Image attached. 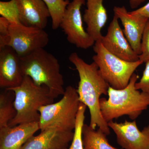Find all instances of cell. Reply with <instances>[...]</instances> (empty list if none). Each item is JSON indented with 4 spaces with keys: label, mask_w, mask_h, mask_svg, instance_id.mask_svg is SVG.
Wrapping results in <instances>:
<instances>
[{
    "label": "cell",
    "mask_w": 149,
    "mask_h": 149,
    "mask_svg": "<svg viewBox=\"0 0 149 149\" xmlns=\"http://www.w3.org/2000/svg\"><path fill=\"white\" fill-rule=\"evenodd\" d=\"M87 106L80 102L76 117L74 136L71 144L68 149H84L83 139V128L85 120V113Z\"/></svg>",
    "instance_id": "obj_20"
},
{
    "label": "cell",
    "mask_w": 149,
    "mask_h": 149,
    "mask_svg": "<svg viewBox=\"0 0 149 149\" xmlns=\"http://www.w3.org/2000/svg\"><path fill=\"white\" fill-rule=\"evenodd\" d=\"M24 75L38 86H47L55 99L64 94V81L57 58L44 48L20 57Z\"/></svg>",
    "instance_id": "obj_3"
},
{
    "label": "cell",
    "mask_w": 149,
    "mask_h": 149,
    "mask_svg": "<svg viewBox=\"0 0 149 149\" xmlns=\"http://www.w3.org/2000/svg\"><path fill=\"white\" fill-rule=\"evenodd\" d=\"M24 76L21 58L16 52L9 46L0 49V87L4 89L17 87Z\"/></svg>",
    "instance_id": "obj_11"
},
{
    "label": "cell",
    "mask_w": 149,
    "mask_h": 149,
    "mask_svg": "<svg viewBox=\"0 0 149 149\" xmlns=\"http://www.w3.org/2000/svg\"><path fill=\"white\" fill-rule=\"evenodd\" d=\"M103 1L86 0L87 8L84 11L83 20L87 25L86 31L95 42L101 40V31L108 19Z\"/></svg>",
    "instance_id": "obj_16"
},
{
    "label": "cell",
    "mask_w": 149,
    "mask_h": 149,
    "mask_svg": "<svg viewBox=\"0 0 149 149\" xmlns=\"http://www.w3.org/2000/svg\"><path fill=\"white\" fill-rule=\"evenodd\" d=\"M63 95L58 102L39 109L41 131L52 126L70 131L74 130L80 102L77 90L72 86H67Z\"/></svg>",
    "instance_id": "obj_6"
},
{
    "label": "cell",
    "mask_w": 149,
    "mask_h": 149,
    "mask_svg": "<svg viewBox=\"0 0 149 149\" xmlns=\"http://www.w3.org/2000/svg\"><path fill=\"white\" fill-rule=\"evenodd\" d=\"M10 22L2 17H0V49L8 46Z\"/></svg>",
    "instance_id": "obj_23"
},
{
    "label": "cell",
    "mask_w": 149,
    "mask_h": 149,
    "mask_svg": "<svg viewBox=\"0 0 149 149\" xmlns=\"http://www.w3.org/2000/svg\"><path fill=\"white\" fill-rule=\"evenodd\" d=\"M139 76L134 73L128 85L121 90L109 87V98L100 99L101 111L107 123L123 116L135 120L149 106V94L140 92L135 88Z\"/></svg>",
    "instance_id": "obj_2"
},
{
    "label": "cell",
    "mask_w": 149,
    "mask_h": 149,
    "mask_svg": "<svg viewBox=\"0 0 149 149\" xmlns=\"http://www.w3.org/2000/svg\"><path fill=\"white\" fill-rule=\"evenodd\" d=\"M20 23L27 27L45 29L50 14L43 0H15Z\"/></svg>",
    "instance_id": "obj_14"
},
{
    "label": "cell",
    "mask_w": 149,
    "mask_h": 149,
    "mask_svg": "<svg viewBox=\"0 0 149 149\" xmlns=\"http://www.w3.org/2000/svg\"><path fill=\"white\" fill-rule=\"evenodd\" d=\"M107 136L100 128L96 130L90 125L84 124L83 128L84 149H120L111 146Z\"/></svg>",
    "instance_id": "obj_17"
},
{
    "label": "cell",
    "mask_w": 149,
    "mask_h": 149,
    "mask_svg": "<svg viewBox=\"0 0 149 149\" xmlns=\"http://www.w3.org/2000/svg\"><path fill=\"white\" fill-rule=\"evenodd\" d=\"M9 36L8 46L20 57L45 48L49 40V35L44 29L27 27L21 23H10Z\"/></svg>",
    "instance_id": "obj_8"
},
{
    "label": "cell",
    "mask_w": 149,
    "mask_h": 149,
    "mask_svg": "<svg viewBox=\"0 0 149 149\" xmlns=\"http://www.w3.org/2000/svg\"><path fill=\"white\" fill-rule=\"evenodd\" d=\"M114 15L107 29L106 35L100 42L110 53L123 60L135 62L139 60V55L133 50L126 39L123 30Z\"/></svg>",
    "instance_id": "obj_10"
},
{
    "label": "cell",
    "mask_w": 149,
    "mask_h": 149,
    "mask_svg": "<svg viewBox=\"0 0 149 149\" xmlns=\"http://www.w3.org/2000/svg\"><path fill=\"white\" fill-rule=\"evenodd\" d=\"M145 63L143 76L139 82H136L135 88L137 90H141L142 92L149 94V61Z\"/></svg>",
    "instance_id": "obj_24"
},
{
    "label": "cell",
    "mask_w": 149,
    "mask_h": 149,
    "mask_svg": "<svg viewBox=\"0 0 149 149\" xmlns=\"http://www.w3.org/2000/svg\"><path fill=\"white\" fill-rule=\"evenodd\" d=\"M129 12L133 14H138L141 15L149 19V2L143 6Z\"/></svg>",
    "instance_id": "obj_25"
},
{
    "label": "cell",
    "mask_w": 149,
    "mask_h": 149,
    "mask_svg": "<svg viewBox=\"0 0 149 149\" xmlns=\"http://www.w3.org/2000/svg\"><path fill=\"white\" fill-rule=\"evenodd\" d=\"M73 136V131L49 127L37 136H32L20 149H68Z\"/></svg>",
    "instance_id": "obj_12"
},
{
    "label": "cell",
    "mask_w": 149,
    "mask_h": 149,
    "mask_svg": "<svg viewBox=\"0 0 149 149\" xmlns=\"http://www.w3.org/2000/svg\"><path fill=\"white\" fill-rule=\"evenodd\" d=\"M85 3L86 0H72L67 7L60 25L68 41L84 49L93 47L95 42L83 27L80 10Z\"/></svg>",
    "instance_id": "obj_7"
},
{
    "label": "cell",
    "mask_w": 149,
    "mask_h": 149,
    "mask_svg": "<svg viewBox=\"0 0 149 149\" xmlns=\"http://www.w3.org/2000/svg\"><path fill=\"white\" fill-rule=\"evenodd\" d=\"M47 5L52 19V28L54 30L60 27L69 0H43Z\"/></svg>",
    "instance_id": "obj_19"
},
{
    "label": "cell",
    "mask_w": 149,
    "mask_h": 149,
    "mask_svg": "<svg viewBox=\"0 0 149 149\" xmlns=\"http://www.w3.org/2000/svg\"><path fill=\"white\" fill-rule=\"evenodd\" d=\"M146 0H130V7L132 9L137 8L142 3L144 2Z\"/></svg>",
    "instance_id": "obj_26"
},
{
    "label": "cell",
    "mask_w": 149,
    "mask_h": 149,
    "mask_svg": "<svg viewBox=\"0 0 149 149\" xmlns=\"http://www.w3.org/2000/svg\"><path fill=\"white\" fill-rule=\"evenodd\" d=\"M116 136L118 144L123 149H149V125L140 131L136 120L118 123H108Z\"/></svg>",
    "instance_id": "obj_9"
},
{
    "label": "cell",
    "mask_w": 149,
    "mask_h": 149,
    "mask_svg": "<svg viewBox=\"0 0 149 149\" xmlns=\"http://www.w3.org/2000/svg\"><path fill=\"white\" fill-rule=\"evenodd\" d=\"M139 59L145 63L149 61V19L142 36L141 54L139 56Z\"/></svg>",
    "instance_id": "obj_22"
},
{
    "label": "cell",
    "mask_w": 149,
    "mask_h": 149,
    "mask_svg": "<svg viewBox=\"0 0 149 149\" xmlns=\"http://www.w3.org/2000/svg\"><path fill=\"white\" fill-rule=\"evenodd\" d=\"M0 15L10 23H20L17 5L15 0L0 2Z\"/></svg>",
    "instance_id": "obj_21"
},
{
    "label": "cell",
    "mask_w": 149,
    "mask_h": 149,
    "mask_svg": "<svg viewBox=\"0 0 149 149\" xmlns=\"http://www.w3.org/2000/svg\"><path fill=\"white\" fill-rule=\"evenodd\" d=\"M114 15L121 21L126 39L137 54H141V44L144 29L149 18L141 15L131 14L124 6H115Z\"/></svg>",
    "instance_id": "obj_13"
},
{
    "label": "cell",
    "mask_w": 149,
    "mask_h": 149,
    "mask_svg": "<svg viewBox=\"0 0 149 149\" xmlns=\"http://www.w3.org/2000/svg\"><path fill=\"white\" fill-rule=\"evenodd\" d=\"M68 59L79 74L77 92L80 102L90 111V126L94 129L98 127L107 136L109 135L110 128L102 116L100 103V96L108 95L109 85L102 77L95 63H87L76 52L70 54Z\"/></svg>",
    "instance_id": "obj_1"
},
{
    "label": "cell",
    "mask_w": 149,
    "mask_h": 149,
    "mask_svg": "<svg viewBox=\"0 0 149 149\" xmlns=\"http://www.w3.org/2000/svg\"><path fill=\"white\" fill-rule=\"evenodd\" d=\"M39 130V123L37 122L0 128V149H20Z\"/></svg>",
    "instance_id": "obj_15"
},
{
    "label": "cell",
    "mask_w": 149,
    "mask_h": 149,
    "mask_svg": "<svg viewBox=\"0 0 149 149\" xmlns=\"http://www.w3.org/2000/svg\"><path fill=\"white\" fill-rule=\"evenodd\" d=\"M9 89L15 94L14 104L17 111L16 116L9 123L10 127L22 123H39V109L53 103L55 99L47 86L36 85L26 75L20 85Z\"/></svg>",
    "instance_id": "obj_4"
},
{
    "label": "cell",
    "mask_w": 149,
    "mask_h": 149,
    "mask_svg": "<svg viewBox=\"0 0 149 149\" xmlns=\"http://www.w3.org/2000/svg\"><path fill=\"white\" fill-rule=\"evenodd\" d=\"M4 89L0 94V128L8 126L17 114L15 94L10 89Z\"/></svg>",
    "instance_id": "obj_18"
},
{
    "label": "cell",
    "mask_w": 149,
    "mask_h": 149,
    "mask_svg": "<svg viewBox=\"0 0 149 149\" xmlns=\"http://www.w3.org/2000/svg\"><path fill=\"white\" fill-rule=\"evenodd\" d=\"M95 54L93 62L98 67L102 77L110 87L121 90L128 84L136 69L143 63L139 60L129 62L121 59L112 54L105 49L100 41H96L93 46Z\"/></svg>",
    "instance_id": "obj_5"
}]
</instances>
